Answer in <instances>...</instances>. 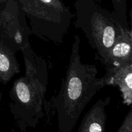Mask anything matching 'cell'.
I'll list each match as a JSON object with an SVG mask.
<instances>
[{
	"label": "cell",
	"instance_id": "cell-1",
	"mask_svg": "<svg viewBox=\"0 0 132 132\" xmlns=\"http://www.w3.org/2000/svg\"><path fill=\"white\" fill-rule=\"evenodd\" d=\"M81 39L74 34L70 56L59 92L52 103L61 119L73 121L82 112L95 94L106 86L103 77H98L95 64H84L80 54Z\"/></svg>",
	"mask_w": 132,
	"mask_h": 132
},
{
	"label": "cell",
	"instance_id": "cell-2",
	"mask_svg": "<svg viewBox=\"0 0 132 132\" xmlns=\"http://www.w3.org/2000/svg\"><path fill=\"white\" fill-rule=\"evenodd\" d=\"M25 72L14 81L9 93L11 112L23 120L41 116L48 82L46 60L36 54L30 43L21 51Z\"/></svg>",
	"mask_w": 132,
	"mask_h": 132
},
{
	"label": "cell",
	"instance_id": "cell-3",
	"mask_svg": "<svg viewBox=\"0 0 132 132\" xmlns=\"http://www.w3.org/2000/svg\"><path fill=\"white\" fill-rule=\"evenodd\" d=\"M76 16L75 27L83 32L101 62L126 28L113 12H109L90 1L80 0L76 3Z\"/></svg>",
	"mask_w": 132,
	"mask_h": 132
},
{
	"label": "cell",
	"instance_id": "cell-4",
	"mask_svg": "<svg viewBox=\"0 0 132 132\" xmlns=\"http://www.w3.org/2000/svg\"><path fill=\"white\" fill-rule=\"evenodd\" d=\"M29 20L32 35L55 45L63 43L73 15L61 0H15Z\"/></svg>",
	"mask_w": 132,
	"mask_h": 132
},
{
	"label": "cell",
	"instance_id": "cell-5",
	"mask_svg": "<svg viewBox=\"0 0 132 132\" xmlns=\"http://www.w3.org/2000/svg\"><path fill=\"white\" fill-rule=\"evenodd\" d=\"M32 35L25 15L15 0H6L0 9V41L16 54L30 43Z\"/></svg>",
	"mask_w": 132,
	"mask_h": 132
},
{
	"label": "cell",
	"instance_id": "cell-6",
	"mask_svg": "<svg viewBox=\"0 0 132 132\" xmlns=\"http://www.w3.org/2000/svg\"><path fill=\"white\" fill-rule=\"evenodd\" d=\"M103 79L106 86L118 87L125 104H132V61L113 68H106Z\"/></svg>",
	"mask_w": 132,
	"mask_h": 132
},
{
	"label": "cell",
	"instance_id": "cell-7",
	"mask_svg": "<svg viewBox=\"0 0 132 132\" xmlns=\"http://www.w3.org/2000/svg\"><path fill=\"white\" fill-rule=\"evenodd\" d=\"M132 61V32L124 29L101 63L105 68H113Z\"/></svg>",
	"mask_w": 132,
	"mask_h": 132
},
{
	"label": "cell",
	"instance_id": "cell-8",
	"mask_svg": "<svg viewBox=\"0 0 132 132\" xmlns=\"http://www.w3.org/2000/svg\"><path fill=\"white\" fill-rule=\"evenodd\" d=\"M20 72L15 53L0 41V83L6 85Z\"/></svg>",
	"mask_w": 132,
	"mask_h": 132
},
{
	"label": "cell",
	"instance_id": "cell-9",
	"mask_svg": "<svg viewBox=\"0 0 132 132\" xmlns=\"http://www.w3.org/2000/svg\"><path fill=\"white\" fill-rule=\"evenodd\" d=\"M114 6V13L125 28L129 27L127 17V6L126 0H112Z\"/></svg>",
	"mask_w": 132,
	"mask_h": 132
},
{
	"label": "cell",
	"instance_id": "cell-10",
	"mask_svg": "<svg viewBox=\"0 0 132 132\" xmlns=\"http://www.w3.org/2000/svg\"><path fill=\"white\" fill-rule=\"evenodd\" d=\"M6 0H0V9L3 7V6L5 5V4L6 3Z\"/></svg>",
	"mask_w": 132,
	"mask_h": 132
},
{
	"label": "cell",
	"instance_id": "cell-11",
	"mask_svg": "<svg viewBox=\"0 0 132 132\" xmlns=\"http://www.w3.org/2000/svg\"><path fill=\"white\" fill-rule=\"evenodd\" d=\"M0 84H1V83H0ZM1 99H2V92H1V90H0V106H1Z\"/></svg>",
	"mask_w": 132,
	"mask_h": 132
}]
</instances>
